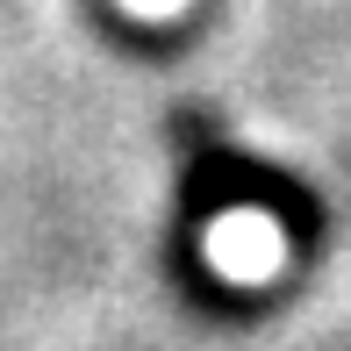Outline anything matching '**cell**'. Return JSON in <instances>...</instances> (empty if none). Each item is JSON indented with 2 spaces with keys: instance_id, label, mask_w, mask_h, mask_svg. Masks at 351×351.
I'll list each match as a JSON object with an SVG mask.
<instances>
[{
  "instance_id": "6da1fadb",
  "label": "cell",
  "mask_w": 351,
  "mask_h": 351,
  "mask_svg": "<svg viewBox=\"0 0 351 351\" xmlns=\"http://www.w3.org/2000/svg\"><path fill=\"white\" fill-rule=\"evenodd\" d=\"M237 208H265V215H280L287 230H301V237H308V222H315L308 186L287 180L280 165L230 158V151L201 158V165L186 172V222H215V215H237Z\"/></svg>"
}]
</instances>
